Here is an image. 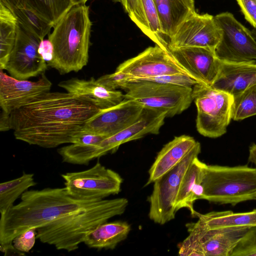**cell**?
Segmentation results:
<instances>
[{
    "label": "cell",
    "mask_w": 256,
    "mask_h": 256,
    "mask_svg": "<svg viewBox=\"0 0 256 256\" xmlns=\"http://www.w3.org/2000/svg\"><path fill=\"white\" fill-rule=\"evenodd\" d=\"M194 216H197L208 229L256 226V209L238 213L227 210L200 214L196 212Z\"/></svg>",
    "instance_id": "25"
},
{
    "label": "cell",
    "mask_w": 256,
    "mask_h": 256,
    "mask_svg": "<svg viewBox=\"0 0 256 256\" xmlns=\"http://www.w3.org/2000/svg\"><path fill=\"white\" fill-rule=\"evenodd\" d=\"M89 0H71L74 6L78 4H86Z\"/></svg>",
    "instance_id": "44"
},
{
    "label": "cell",
    "mask_w": 256,
    "mask_h": 256,
    "mask_svg": "<svg viewBox=\"0 0 256 256\" xmlns=\"http://www.w3.org/2000/svg\"><path fill=\"white\" fill-rule=\"evenodd\" d=\"M38 52L42 59L48 64L54 58V48L52 42L48 40H43L40 42Z\"/></svg>",
    "instance_id": "38"
},
{
    "label": "cell",
    "mask_w": 256,
    "mask_h": 256,
    "mask_svg": "<svg viewBox=\"0 0 256 256\" xmlns=\"http://www.w3.org/2000/svg\"><path fill=\"white\" fill-rule=\"evenodd\" d=\"M58 86L100 110L114 106L124 99L121 91L110 89L93 77L88 80L72 78L60 82Z\"/></svg>",
    "instance_id": "19"
},
{
    "label": "cell",
    "mask_w": 256,
    "mask_h": 256,
    "mask_svg": "<svg viewBox=\"0 0 256 256\" xmlns=\"http://www.w3.org/2000/svg\"><path fill=\"white\" fill-rule=\"evenodd\" d=\"M9 116L7 114L2 112L0 118V130L6 131L10 129Z\"/></svg>",
    "instance_id": "41"
},
{
    "label": "cell",
    "mask_w": 256,
    "mask_h": 256,
    "mask_svg": "<svg viewBox=\"0 0 256 256\" xmlns=\"http://www.w3.org/2000/svg\"><path fill=\"white\" fill-rule=\"evenodd\" d=\"M36 238L35 228H30L16 236L12 241L14 247L22 252H28L34 247Z\"/></svg>",
    "instance_id": "35"
},
{
    "label": "cell",
    "mask_w": 256,
    "mask_h": 256,
    "mask_svg": "<svg viewBox=\"0 0 256 256\" xmlns=\"http://www.w3.org/2000/svg\"><path fill=\"white\" fill-rule=\"evenodd\" d=\"M168 50L189 76L200 83L212 85L218 74L221 62L214 50L199 47H168Z\"/></svg>",
    "instance_id": "16"
},
{
    "label": "cell",
    "mask_w": 256,
    "mask_h": 256,
    "mask_svg": "<svg viewBox=\"0 0 256 256\" xmlns=\"http://www.w3.org/2000/svg\"><path fill=\"white\" fill-rule=\"evenodd\" d=\"M133 80L128 74L115 71L110 74L104 75L97 80L104 86L112 90L121 88L123 84Z\"/></svg>",
    "instance_id": "34"
},
{
    "label": "cell",
    "mask_w": 256,
    "mask_h": 256,
    "mask_svg": "<svg viewBox=\"0 0 256 256\" xmlns=\"http://www.w3.org/2000/svg\"><path fill=\"white\" fill-rule=\"evenodd\" d=\"M0 4L9 8L12 12L26 4L24 0H0Z\"/></svg>",
    "instance_id": "40"
},
{
    "label": "cell",
    "mask_w": 256,
    "mask_h": 256,
    "mask_svg": "<svg viewBox=\"0 0 256 256\" xmlns=\"http://www.w3.org/2000/svg\"><path fill=\"white\" fill-rule=\"evenodd\" d=\"M36 182L33 174L24 172L16 178L0 184V212H5L14 204V202Z\"/></svg>",
    "instance_id": "28"
},
{
    "label": "cell",
    "mask_w": 256,
    "mask_h": 256,
    "mask_svg": "<svg viewBox=\"0 0 256 256\" xmlns=\"http://www.w3.org/2000/svg\"><path fill=\"white\" fill-rule=\"evenodd\" d=\"M52 83L44 74L36 81L18 80L0 70V106L2 112L10 114L12 112L30 102L50 91Z\"/></svg>",
    "instance_id": "15"
},
{
    "label": "cell",
    "mask_w": 256,
    "mask_h": 256,
    "mask_svg": "<svg viewBox=\"0 0 256 256\" xmlns=\"http://www.w3.org/2000/svg\"><path fill=\"white\" fill-rule=\"evenodd\" d=\"M130 229V225L126 222H106L92 230L83 243L90 248L112 250L127 238Z\"/></svg>",
    "instance_id": "24"
},
{
    "label": "cell",
    "mask_w": 256,
    "mask_h": 256,
    "mask_svg": "<svg viewBox=\"0 0 256 256\" xmlns=\"http://www.w3.org/2000/svg\"><path fill=\"white\" fill-rule=\"evenodd\" d=\"M246 20L256 28V0H236Z\"/></svg>",
    "instance_id": "37"
},
{
    "label": "cell",
    "mask_w": 256,
    "mask_h": 256,
    "mask_svg": "<svg viewBox=\"0 0 256 256\" xmlns=\"http://www.w3.org/2000/svg\"><path fill=\"white\" fill-rule=\"evenodd\" d=\"M128 14L130 20L155 44L168 50V44L163 36L154 0H136L134 8Z\"/></svg>",
    "instance_id": "22"
},
{
    "label": "cell",
    "mask_w": 256,
    "mask_h": 256,
    "mask_svg": "<svg viewBox=\"0 0 256 256\" xmlns=\"http://www.w3.org/2000/svg\"><path fill=\"white\" fill-rule=\"evenodd\" d=\"M128 204V200L124 198L104 200L96 208L66 216L36 228V238L58 250L74 251L92 230L124 214Z\"/></svg>",
    "instance_id": "4"
},
{
    "label": "cell",
    "mask_w": 256,
    "mask_h": 256,
    "mask_svg": "<svg viewBox=\"0 0 256 256\" xmlns=\"http://www.w3.org/2000/svg\"><path fill=\"white\" fill-rule=\"evenodd\" d=\"M200 152V144L197 142L178 164L154 182L153 190L148 200V216L155 223L162 225L174 218L175 202L182 179Z\"/></svg>",
    "instance_id": "8"
},
{
    "label": "cell",
    "mask_w": 256,
    "mask_h": 256,
    "mask_svg": "<svg viewBox=\"0 0 256 256\" xmlns=\"http://www.w3.org/2000/svg\"><path fill=\"white\" fill-rule=\"evenodd\" d=\"M232 97V120H241L256 115V84Z\"/></svg>",
    "instance_id": "31"
},
{
    "label": "cell",
    "mask_w": 256,
    "mask_h": 256,
    "mask_svg": "<svg viewBox=\"0 0 256 256\" xmlns=\"http://www.w3.org/2000/svg\"><path fill=\"white\" fill-rule=\"evenodd\" d=\"M20 200L0 214V244L12 243L16 236L28 229H36L66 216L96 208L104 199H78L70 195L64 187L27 190Z\"/></svg>",
    "instance_id": "2"
},
{
    "label": "cell",
    "mask_w": 256,
    "mask_h": 256,
    "mask_svg": "<svg viewBox=\"0 0 256 256\" xmlns=\"http://www.w3.org/2000/svg\"><path fill=\"white\" fill-rule=\"evenodd\" d=\"M214 19L222 31L215 50L216 57L228 62L256 60V40L252 31L229 12L218 14Z\"/></svg>",
    "instance_id": "11"
},
{
    "label": "cell",
    "mask_w": 256,
    "mask_h": 256,
    "mask_svg": "<svg viewBox=\"0 0 256 256\" xmlns=\"http://www.w3.org/2000/svg\"><path fill=\"white\" fill-rule=\"evenodd\" d=\"M0 250L4 253V255H24V252L16 250L12 242L4 244H0Z\"/></svg>",
    "instance_id": "39"
},
{
    "label": "cell",
    "mask_w": 256,
    "mask_h": 256,
    "mask_svg": "<svg viewBox=\"0 0 256 256\" xmlns=\"http://www.w3.org/2000/svg\"><path fill=\"white\" fill-rule=\"evenodd\" d=\"M12 12L16 17L20 26L28 34L40 41L49 34L53 26L38 15L26 4L14 10Z\"/></svg>",
    "instance_id": "29"
},
{
    "label": "cell",
    "mask_w": 256,
    "mask_h": 256,
    "mask_svg": "<svg viewBox=\"0 0 256 256\" xmlns=\"http://www.w3.org/2000/svg\"><path fill=\"white\" fill-rule=\"evenodd\" d=\"M196 141L187 135L175 136L165 144L158 154L148 170V178L145 186L154 183L178 164L194 147Z\"/></svg>",
    "instance_id": "21"
},
{
    "label": "cell",
    "mask_w": 256,
    "mask_h": 256,
    "mask_svg": "<svg viewBox=\"0 0 256 256\" xmlns=\"http://www.w3.org/2000/svg\"><path fill=\"white\" fill-rule=\"evenodd\" d=\"M26 4L53 27L72 8L71 0H24Z\"/></svg>",
    "instance_id": "30"
},
{
    "label": "cell",
    "mask_w": 256,
    "mask_h": 256,
    "mask_svg": "<svg viewBox=\"0 0 256 256\" xmlns=\"http://www.w3.org/2000/svg\"><path fill=\"white\" fill-rule=\"evenodd\" d=\"M18 24L13 12L0 4V69L5 70L18 35Z\"/></svg>",
    "instance_id": "26"
},
{
    "label": "cell",
    "mask_w": 256,
    "mask_h": 256,
    "mask_svg": "<svg viewBox=\"0 0 256 256\" xmlns=\"http://www.w3.org/2000/svg\"><path fill=\"white\" fill-rule=\"evenodd\" d=\"M116 71L128 74L133 80H144L168 74H188L168 50L157 44L148 47L136 56L121 63Z\"/></svg>",
    "instance_id": "13"
},
{
    "label": "cell",
    "mask_w": 256,
    "mask_h": 256,
    "mask_svg": "<svg viewBox=\"0 0 256 256\" xmlns=\"http://www.w3.org/2000/svg\"><path fill=\"white\" fill-rule=\"evenodd\" d=\"M200 199L219 204L256 200V168L207 165L201 181Z\"/></svg>",
    "instance_id": "5"
},
{
    "label": "cell",
    "mask_w": 256,
    "mask_h": 256,
    "mask_svg": "<svg viewBox=\"0 0 256 256\" xmlns=\"http://www.w3.org/2000/svg\"><path fill=\"white\" fill-rule=\"evenodd\" d=\"M100 110L67 92L50 91L12 112L10 126L18 140L54 148L72 144L74 136Z\"/></svg>",
    "instance_id": "1"
},
{
    "label": "cell",
    "mask_w": 256,
    "mask_h": 256,
    "mask_svg": "<svg viewBox=\"0 0 256 256\" xmlns=\"http://www.w3.org/2000/svg\"><path fill=\"white\" fill-rule=\"evenodd\" d=\"M64 188L72 196L82 200H102L118 194L122 178L115 171L98 160L86 170L61 174Z\"/></svg>",
    "instance_id": "9"
},
{
    "label": "cell",
    "mask_w": 256,
    "mask_h": 256,
    "mask_svg": "<svg viewBox=\"0 0 256 256\" xmlns=\"http://www.w3.org/2000/svg\"><path fill=\"white\" fill-rule=\"evenodd\" d=\"M168 44L180 24L196 12L194 0H154Z\"/></svg>",
    "instance_id": "23"
},
{
    "label": "cell",
    "mask_w": 256,
    "mask_h": 256,
    "mask_svg": "<svg viewBox=\"0 0 256 256\" xmlns=\"http://www.w3.org/2000/svg\"><path fill=\"white\" fill-rule=\"evenodd\" d=\"M144 80L179 86L188 88H192L196 84L200 83L188 74H185L160 76L144 79Z\"/></svg>",
    "instance_id": "33"
},
{
    "label": "cell",
    "mask_w": 256,
    "mask_h": 256,
    "mask_svg": "<svg viewBox=\"0 0 256 256\" xmlns=\"http://www.w3.org/2000/svg\"><path fill=\"white\" fill-rule=\"evenodd\" d=\"M166 117V114L164 112L144 108L138 118L122 130L98 144L82 146L81 158L84 162L88 164L95 158L116 152L122 144L148 134H158Z\"/></svg>",
    "instance_id": "10"
},
{
    "label": "cell",
    "mask_w": 256,
    "mask_h": 256,
    "mask_svg": "<svg viewBox=\"0 0 256 256\" xmlns=\"http://www.w3.org/2000/svg\"><path fill=\"white\" fill-rule=\"evenodd\" d=\"M230 256H256V226L248 228Z\"/></svg>",
    "instance_id": "32"
},
{
    "label": "cell",
    "mask_w": 256,
    "mask_h": 256,
    "mask_svg": "<svg viewBox=\"0 0 256 256\" xmlns=\"http://www.w3.org/2000/svg\"><path fill=\"white\" fill-rule=\"evenodd\" d=\"M92 22L89 6L74 5L60 19L48 34L54 58L48 66L61 74L78 72L88 62Z\"/></svg>",
    "instance_id": "3"
},
{
    "label": "cell",
    "mask_w": 256,
    "mask_h": 256,
    "mask_svg": "<svg viewBox=\"0 0 256 256\" xmlns=\"http://www.w3.org/2000/svg\"><path fill=\"white\" fill-rule=\"evenodd\" d=\"M248 160L256 166V144H253L250 147Z\"/></svg>",
    "instance_id": "43"
},
{
    "label": "cell",
    "mask_w": 256,
    "mask_h": 256,
    "mask_svg": "<svg viewBox=\"0 0 256 256\" xmlns=\"http://www.w3.org/2000/svg\"><path fill=\"white\" fill-rule=\"evenodd\" d=\"M192 98L197 108L196 127L198 132L210 138L225 134L232 120V96L198 83L192 88Z\"/></svg>",
    "instance_id": "7"
},
{
    "label": "cell",
    "mask_w": 256,
    "mask_h": 256,
    "mask_svg": "<svg viewBox=\"0 0 256 256\" xmlns=\"http://www.w3.org/2000/svg\"><path fill=\"white\" fill-rule=\"evenodd\" d=\"M144 108L136 102L124 99L110 108L100 110L82 130L104 136L115 134L137 120Z\"/></svg>",
    "instance_id": "17"
},
{
    "label": "cell",
    "mask_w": 256,
    "mask_h": 256,
    "mask_svg": "<svg viewBox=\"0 0 256 256\" xmlns=\"http://www.w3.org/2000/svg\"><path fill=\"white\" fill-rule=\"evenodd\" d=\"M222 34L214 16L195 12L180 24L170 39L168 48L199 47L215 51Z\"/></svg>",
    "instance_id": "12"
},
{
    "label": "cell",
    "mask_w": 256,
    "mask_h": 256,
    "mask_svg": "<svg viewBox=\"0 0 256 256\" xmlns=\"http://www.w3.org/2000/svg\"><path fill=\"white\" fill-rule=\"evenodd\" d=\"M199 240L204 256H230L232 250L244 236L249 226L208 229L198 220L186 225Z\"/></svg>",
    "instance_id": "18"
},
{
    "label": "cell",
    "mask_w": 256,
    "mask_h": 256,
    "mask_svg": "<svg viewBox=\"0 0 256 256\" xmlns=\"http://www.w3.org/2000/svg\"><path fill=\"white\" fill-rule=\"evenodd\" d=\"M220 61L218 74L211 88L233 96L256 84V60L239 62Z\"/></svg>",
    "instance_id": "20"
},
{
    "label": "cell",
    "mask_w": 256,
    "mask_h": 256,
    "mask_svg": "<svg viewBox=\"0 0 256 256\" xmlns=\"http://www.w3.org/2000/svg\"><path fill=\"white\" fill-rule=\"evenodd\" d=\"M252 35L254 36V38L256 40V28H254L252 31Z\"/></svg>",
    "instance_id": "45"
},
{
    "label": "cell",
    "mask_w": 256,
    "mask_h": 256,
    "mask_svg": "<svg viewBox=\"0 0 256 256\" xmlns=\"http://www.w3.org/2000/svg\"><path fill=\"white\" fill-rule=\"evenodd\" d=\"M206 164L196 158L192 162L182 179L175 202V210L186 208L192 215L196 211L191 202L192 190L195 185L201 183L204 169Z\"/></svg>",
    "instance_id": "27"
},
{
    "label": "cell",
    "mask_w": 256,
    "mask_h": 256,
    "mask_svg": "<svg viewBox=\"0 0 256 256\" xmlns=\"http://www.w3.org/2000/svg\"><path fill=\"white\" fill-rule=\"evenodd\" d=\"M124 99L134 100L144 108L164 112L167 117L179 114L193 100L192 88L161 84L144 80H132L124 84Z\"/></svg>",
    "instance_id": "6"
},
{
    "label": "cell",
    "mask_w": 256,
    "mask_h": 256,
    "mask_svg": "<svg viewBox=\"0 0 256 256\" xmlns=\"http://www.w3.org/2000/svg\"><path fill=\"white\" fill-rule=\"evenodd\" d=\"M40 40L18 24L17 38L5 70L18 80H28L44 74L47 63L38 52Z\"/></svg>",
    "instance_id": "14"
},
{
    "label": "cell",
    "mask_w": 256,
    "mask_h": 256,
    "mask_svg": "<svg viewBox=\"0 0 256 256\" xmlns=\"http://www.w3.org/2000/svg\"><path fill=\"white\" fill-rule=\"evenodd\" d=\"M114 2H120L122 6L124 11L129 13L134 8L136 0H112Z\"/></svg>",
    "instance_id": "42"
},
{
    "label": "cell",
    "mask_w": 256,
    "mask_h": 256,
    "mask_svg": "<svg viewBox=\"0 0 256 256\" xmlns=\"http://www.w3.org/2000/svg\"><path fill=\"white\" fill-rule=\"evenodd\" d=\"M106 138L103 135L81 130L74 136L72 144L82 146L96 144Z\"/></svg>",
    "instance_id": "36"
}]
</instances>
